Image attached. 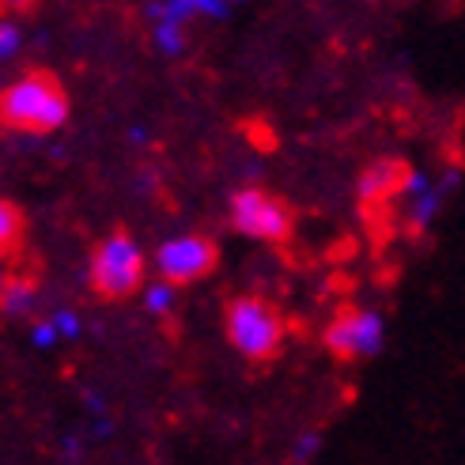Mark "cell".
Wrapping results in <instances>:
<instances>
[{
  "mask_svg": "<svg viewBox=\"0 0 465 465\" xmlns=\"http://www.w3.org/2000/svg\"><path fill=\"white\" fill-rule=\"evenodd\" d=\"M91 284L106 299H122L144 284V250L125 231H114L91 258Z\"/></svg>",
  "mask_w": 465,
  "mask_h": 465,
  "instance_id": "3",
  "label": "cell"
},
{
  "mask_svg": "<svg viewBox=\"0 0 465 465\" xmlns=\"http://www.w3.org/2000/svg\"><path fill=\"white\" fill-rule=\"evenodd\" d=\"M386 344V322L379 311H344L325 325V348L337 360L379 356Z\"/></svg>",
  "mask_w": 465,
  "mask_h": 465,
  "instance_id": "5",
  "label": "cell"
},
{
  "mask_svg": "<svg viewBox=\"0 0 465 465\" xmlns=\"http://www.w3.org/2000/svg\"><path fill=\"white\" fill-rule=\"evenodd\" d=\"M54 325H57V333L68 337V341H76V337L84 333V322H80V314H73V311H57V314H54Z\"/></svg>",
  "mask_w": 465,
  "mask_h": 465,
  "instance_id": "16",
  "label": "cell"
},
{
  "mask_svg": "<svg viewBox=\"0 0 465 465\" xmlns=\"http://www.w3.org/2000/svg\"><path fill=\"white\" fill-rule=\"evenodd\" d=\"M31 337H35V344H38V348H54V344L61 341V333H57L54 318H50V322H38L35 330H31Z\"/></svg>",
  "mask_w": 465,
  "mask_h": 465,
  "instance_id": "17",
  "label": "cell"
},
{
  "mask_svg": "<svg viewBox=\"0 0 465 465\" xmlns=\"http://www.w3.org/2000/svg\"><path fill=\"white\" fill-rule=\"evenodd\" d=\"M174 307V284L159 281V284H148L144 288V311L148 314H167Z\"/></svg>",
  "mask_w": 465,
  "mask_h": 465,
  "instance_id": "11",
  "label": "cell"
},
{
  "mask_svg": "<svg viewBox=\"0 0 465 465\" xmlns=\"http://www.w3.org/2000/svg\"><path fill=\"white\" fill-rule=\"evenodd\" d=\"M155 262L167 284H193L216 269V242L204 235H174L159 246Z\"/></svg>",
  "mask_w": 465,
  "mask_h": 465,
  "instance_id": "6",
  "label": "cell"
},
{
  "mask_svg": "<svg viewBox=\"0 0 465 465\" xmlns=\"http://www.w3.org/2000/svg\"><path fill=\"white\" fill-rule=\"evenodd\" d=\"M405 163L398 159H382V163H371V167L360 174V197L363 201H382L390 193L401 190V178H405Z\"/></svg>",
  "mask_w": 465,
  "mask_h": 465,
  "instance_id": "8",
  "label": "cell"
},
{
  "mask_svg": "<svg viewBox=\"0 0 465 465\" xmlns=\"http://www.w3.org/2000/svg\"><path fill=\"white\" fill-rule=\"evenodd\" d=\"M231 223L262 242H284L292 235V208L265 190H239L231 197Z\"/></svg>",
  "mask_w": 465,
  "mask_h": 465,
  "instance_id": "4",
  "label": "cell"
},
{
  "mask_svg": "<svg viewBox=\"0 0 465 465\" xmlns=\"http://www.w3.org/2000/svg\"><path fill=\"white\" fill-rule=\"evenodd\" d=\"M431 190H435L431 178H428L424 171L409 167V171H405V178H401V190H398V193H401V197L412 204V201H420V197H424V193H431Z\"/></svg>",
  "mask_w": 465,
  "mask_h": 465,
  "instance_id": "12",
  "label": "cell"
},
{
  "mask_svg": "<svg viewBox=\"0 0 465 465\" xmlns=\"http://www.w3.org/2000/svg\"><path fill=\"white\" fill-rule=\"evenodd\" d=\"M136 185H141L144 193H152L155 190V174H141V178H136Z\"/></svg>",
  "mask_w": 465,
  "mask_h": 465,
  "instance_id": "19",
  "label": "cell"
},
{
  "mask_svg": "<svg viewBox=\"0 0 465 465\" xmlns=\"http://www.w3.org/2000/svg\"><path fill=\"white\" fill-rule=\"evenodd\" d=\"M201 15H213V19H220V15H227V5H213V0H201V5H193Z\"/></svg>",
  "mask_w": 465,
  "mask_h": 465,
  "instance_id": "18",
  "label": "cell"
},
{
  "mask_svg": "<svg viewBox=\"0 0 465 465\" xmlns=\"http://www.w3.org/2000/svg\"><path fill=\"white\" fill-rule=\"evenodd\" d=\"M0 307H5L8 314H31V307H35V284L31 281H8Z\"/></svg>",
  "mask_w": 465,
  "mask_h": 465,
  "instance_id": "9",
  "label": "cell"
},
{
  "mask_svg": "<svg viewBox=\"0 0 465 465\" xmlns=\"http://www.w3.org/2000/svg\"><path fill=\"white\" fill-rule=\"evenodd\" d=\"M0 122L27 133H57L68 122V99L54 76H23L0 95Z\"/></svg>",
  "mask_w": 465,
  "mask_h": 465,
  "instance_id": "1",
  "label": "cell"
},
{
  "mask_svg": "<svg viewBox=\"0 0 465 465\" xmlns=\"http://www.w3.org/2000/svg\"><path fill=\"white\" fill-rule=\"evenodd\" d=\"M5 288H8V276H5V265H0V299H5Z\"/></svg>",
  "mask_w": 465,
  "mask_h": 465,
  "instance_id": "21",
  "label": "cell"
},
{
  "mask_svg": "<svg viewBox=\"0 0 465 465\" xmlns=\"http://www.w3.org/2000/svg\"><path fill=\"white\" fill-rule=\"evenodd\" d=\"M64 454H73V458H80V454H84V447L76 443V439H68V443H64Z\"/></svg>",
  "mask_w": 465,
  "mask_h": 465,
  "instance_id": "20",
  "label": "cell"
},
{
  "mask_svg": "<svg viewBox=\"0 0 465 465\" xmlns=\"http://www.w3.org/2000/svg\"><path fill=\"white\" fill-rule=\"evenodd\" d=\"M19 42H23V35H19V27L15 23H0V61H8V57H15L19 54Z\"/></svg>",
  "mask_w": 465,
  "mask_h": 465,
  "instance_id": "14",
  "label": "cell"
},
{
  "mask_svg": "<svg viewBox=\"0 0 465 465\" xmlns=\"http://www.w3.org/2000/svg\"><path fill=\"white\" fill-rule=\"evenodd\" d=\"M227 341L246 360H272L281 352L284 322L272 303L258 295H239L227 303Z\"/></svg>",
  "mask_w": 465,
  "mask_h": 465,
  "instance_id": "2",
  "label": "cell"
},
{
  "mask_svg": "<svg viewBox=\"0 0 465 465\" xmlns=\"http://www.w3.org/2000/svg\"><path fill=\"white\" fill-rule=\"evenodd\" d=\"M19 213H15V204H8V201H0V250L5 246H12L15 239H19Z\"/></svg>",
  "mask_w": 465,
  "mask_h": 465,
  "instance_id": "13",
  "label": "cell"
},
{
  "mask_svg": "<svg viewBox=\"0 0 465 465\" xmlns=\"http://www.w3.org/2000/svg\"><path fill=\"white\" fill-rule=\"evenodd\" d=\"M152 15H155V45H159V54L178 57L185 50V19L197 15V8L193 5H155Z\"/></svg>",
  "mask_w": 465,
  "mask_h": 465,
  "instance_id": "7",
  "label": "cell"
},
{
  "mask_svg": "<svg viewBox=\"0 0 465 465\" xmlns=\"http://www.w3.org/2000/svg\"><path fill=\"white\" fill-rule=\"evenodd\" d=\"M443 197H447V190H443V185H435L431 193H424L420 201H412V204H409V216H412V223H416V227L431 223V220H435V213H439V204H443Z\"/></svg>",
  "mask_w": 465,
  "mask_h": 465,
  "instance_id": "10",
  "label": "cell"
},
{
  "mask_svg": "<svg viewBox=\"0 0 465 465\" xmlns=\"http://www.w3.org/2000/svg\"><path fill=\"white\" fill-rule=\"evenodd\" d=\"M318 447H322V439L314 435V431H307V435H299V443L292 447V461L295 465H307L314 454H318Z\"/></svg>",
  "mask_w": 465,
  "mask_h": 465,
  "instance_id": "15",
  "label": "cell"
}]
</instances>
